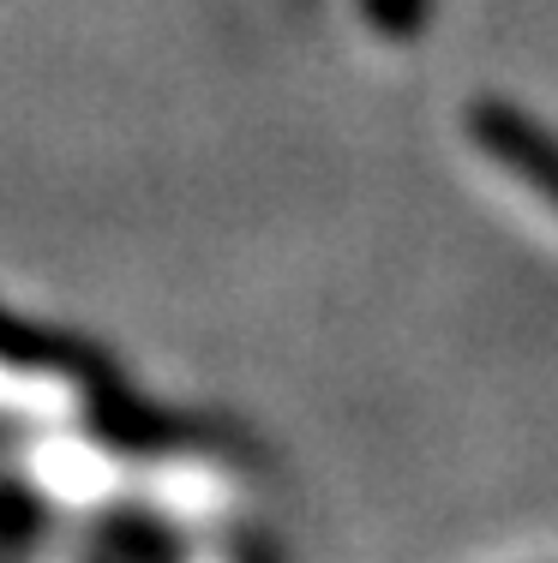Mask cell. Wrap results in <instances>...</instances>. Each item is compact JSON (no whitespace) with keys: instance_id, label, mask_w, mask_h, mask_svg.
<instances>
[{"instance_id":"obj_1","label":"cell","mask_w":558,"mask_h":563,"mask_svg":"<svg viewBox=\"0 0 558 563\" xmlns=\"http://www.w3.org/2000/svg\"><path fill=\"white\" fill-rule=\"evenodd\" d=\"M469 132L493 163H504L528 192L547 198V205L558 210V132L552 126L528 120L523 109H511V102H474Z\"/></svg>"}]
</instances>
